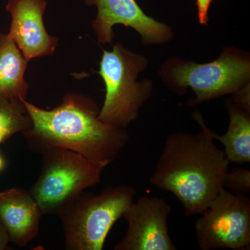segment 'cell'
<instances>
[{
  "instance_id": "1",
  "label": "cell",
  "mask_w": 250,
  "mask_h": 250,
  "mask_svg": "<svg viewBox=\"0 0 250 250\" xmlns=\"http://www.w3.org/2000/svg\"><path fill=\"white\" fill-rule=\"evenodd\" d=\"M192 118L201 131L169 135L149 179L152 187L178 199L187 216L201 214L223 190L230 164L201 113Z\"/></svg>"
},
{
  "instance_id": "2",
  "label": "cell",
  "mask_w": 250,
  "mask_h": 250,
  "mask_svg": "<svg viewBox=\"0 0 250 250\" xmlns=\"http://www.w3.org/2000/svg\"><path fill=\"white\" fill-rule=\"evenodd\" d=\"M21 100L32 123L22 133L31 152L41 154L51 148H64L104 169L129 141L126 129L100 121L97 104L83 95H66L62 104L50 111Z\"/></svg>"
},
{
  "instance_id": "3",
  "label": "cell",
  "mask_w": 250,
  "mask_h": 250,
  "mask_svg": "<svg viewBox=\"0 0 250 250\" xmlns=\"http://www.w3.org/2000/svg\"><path fill=\"white\" fill-rule=\"evenodd\" d=\"M161 75L166 84L175 93L191 88L195 98L187 104L196 106L213 99L235 94L250 85V62L246 52L225 48L214 62L197 63L170 59L164 63Z\"/></svg>"
},
{
  "instance_id": "4",
  "label": "cell",
  "mask_w": 250,
  "mask_h": 250,
  "mask_svg": "<svg viewBox=\"0 0 250 250\" xmlns=\"http://www.w3.org/2000/svg\"><path fill=\"white\" fill-rule=\"evenodd\" d=\"M132 186H110L98 194L83 191L60 217L66 250H103L108 233L134 202Z\"/></svg>"
},
{
  "instance_id": "5",
  "label": "cell",
  "mask_w": 250,
  "mask_h": 250,
  "mask_svg": "<svg viewBox=\"0 0 250 250\" xmlns=\"http://www.w3.org/2000/svg\"><path fill=\"white\" fill-rule=\"evenodd\" d=\"M147 59L127 50L121 44L111 51L103 49L98 72L104 82L106 95L98 118L106 124L126 129L136 121L140 108L150 97L151 81L138 82L140 72L146 68Z\"/></svg>"
},
{
  "instance_id": "6",
  "label": "cell",
  "mask_w": 250,
  "mask_h": 250,
  "mask_svg": "<svg viewBox=\"0 0 250 250\" xmlns=\"http://www.w3.org/2000/svg\"><path fill=\"white\" fill-rule=\"evenodd\" d=\"M41 155L40 174L29 192L42 215L59 218L85 189L101 182L104 168L79 153L53 147Z\"/></svg>"
},
{
  "instance_id": "7",
  "label": "cell",
  "mask_w": 250,
  "mask_h": 250,
  "mask_svg": "<svg viewBox=\"0 0 250 250\" xmlns=\"http://www.w3.org/2000/svg\"><path fill=\"white\" fill-rule=\"evenodd\" d=\"M195 223L201 250H245L250 246V200L223 188Z\"/></svg>"
},
{
  "instance_id": "8",
  "label": "cell",
  "mask_w": 250,
  "mask_h": 250,
  "mask_svg": "<svg viewBox=\"0 0 250 250\" xmlns=\"http://www.w3.org/2000/svg\"><path fill=\"white\" fill-rule=\"evenodd\" d=\"M171 211L170 205L161 197H139L123 215L127 223V230L113 250H177L167 228Z\"/></svg>"
},
{
  "instance_id": "9",
  "label": "cell",
  "mask_w": 250,
  "mask_h": 250,
  "mask_svg": "<svg viewBox=\"0 0 250 250\" xmlns=\"http://www.w3.org/2000/svg\"><path fill=\"white\" fill-rule=\"evenodd\" d=\"M86 6H96L98 14L93 21L99 42L111 43L114 37L113 26L123 24L139 33L143 43L156 45L170 41V27L149 17L136 0H84Z\"/></svg>"
},
{
  "instance_id": "10",
  "label": "cell",
  "mask_w": 250,
  "mask_h": 250,
  "mask_svg": "<svg viewBox=\"0 0 250 250\" xmlns=\"http://www.w3.org/2000/svg\"><path fill=\"white\" fill-rule=\"evenodd\" d=\"M46 8V0H9L6 4L11 16L9 34L28 62L51 55L58 45V39L44 26Z\"/></svg>"
},
{
  "instance_id": "11",
  "label": "cell",
  "mask_w": 250,
  "mask_h": 250,
  "mask_svg": "<svg viewBox=\"0 0 250 250\" xmlns=\"http://www.w3.org/2000/svg\"><path fill=\"white\" fill-rule=\"evenodd\" d=\"M42 213L29 190L13 187L0 192V221L10 242L24 248L38 236Z\"/></svg>"
},
{
  "instance_id": "12",
  "label": "cell",
  "mask_w": 250,
  "mask_h": 250,
  "mask_svg": "<svg viewBox=\"0 0 250 250\" xmlns=\"http://www.w3.org/2000/svg\"><path fill=\"white\" fill-rule=\"evenodd\" d=\"M27 63L11 36L0 33V99H25Z\"/></svg>"
},
{
  "instance_id": "13",
  "label": "cell",
  "mask_w": 250,
  "mask_h": 250,
  "mask_svg": "<svg viewBox=\"0 0 250 250\" xmlns=\"http://www.w3.org/2000/svg\"><path fill=\"white\" fill-rule=\"evenodd\" d=\"M225 105L229 116L228 131L221 136L215 133V141L223 145L224 152L230 163H250V113L232 100H228Z\"/></svg>"
},
{
  "instance_id": "14",
  "label": "cell",
  "mask_w": 250,
  "mask_h": 250,
  "mask_svg": "<svg viewBox=\"0 0 250 250\" xmlns=\"http://www.w3.org/2000/svg\"><path fill=\"white\" fill-rule=\"evenodd\" d=\"M30 117L21 99H0V144L31 127Z\"/></svg>"
},
{
  "instance_id": "15",
  "label": "cell",
  "mask_w": 250,
  "mask_h": 250,
  "mask_svg": "<svg viewBox=\"0 0 250 250\" xmlns=\"http://www.w3.org/2000/svg\"><path fill=\"white\" fill-rule=\"evenodd\" d=\"M223 187L235 195L247 196L250 192V171L241 167L229 170L224 179Z\"/></svg>"
},
{
  "instance_id": "16",
  "label": "cell",
  "mask_w": 250,
  "mask_h": 250,
  "mask_svg": "<svg viewBox=\"0 0 250 250\" xmlns=\"http://www.w3.org/2000/svg\"><path fill=\"white\" fill-rule=\"evenodd\" d=\"M213 0H196L198 21L202 25H207L208 22V10Z\"/></svg>"
},
{
  "instance_id": "17",
  "label": "cell",
  "mask_w": 250,
  "mask_h": 250,
  "mask_svg": "<svg viewBox=\"0 0 250 250\" xmlns=\"http://www.w3.org/2000/svg\"><path fill=\"white\" fill-rule=\"evenodd\" d=\"M10 242L9 235L5 229L4 225L0 221V250L9 249V243Z\"/></svg>"
},
{
  "instance_id": "18",
  "label": "cell",
  "mask_w": 250,
  "mask_h": 250,
  "mask_svg": "<svg viewBox=\"0 0 250 250\" xmlns=\"http://www.w3.org/2000/svg\"><path fill=\"white\" fill-rule=\"evenodd\" d=\"M5 166H6V161L2 154L0 152V172L4 170Z\"/></svg>"
}]
</instances>
